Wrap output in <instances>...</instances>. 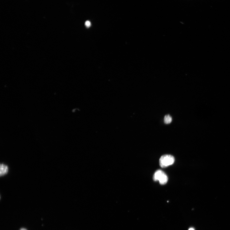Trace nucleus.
<instances>
[{"label": "nucleus", "instance_id": "nucleus-2", "mask_svg": "<svg viewBox=\"0 0 230 230\" xmlns=\"http://www.w3.org/2000/svg\"><path fill=\"white\" fill-rule=\"evenodd\" d=\"M153 179L155 181H159L161 185H164L168 181V178L165 172L161 170H158L155 172Z\"/></svg>", "mask_w": 230, "mask_h": 230}, {"label": "nucleus", "instance_id": "nucleus-5", "mask_svg": "<svg viewBox=\"0 0 230 230\" xmlns=\"http://www.w3.org/2000/svg\"><path fill=\"white\" fill-rule=\"evenodd\" d=\"M91 25V22L89 21H86L85 22V25L88 28L90 27Z\"/></svg>", "mask_w": 230, "mask_h": 230}, {"label": "nucleus", "instance_id": "nucleus-3", "mask_svg": "<svg viewBox=\"0 0 230 230\" xmlns=\"http://www.w3.org/2000/svg\"><path fill=\"white\" fill-rule=\"evenodd\" d=\"M8 171V168L7 166L3 164L1 165L0 175H1V176H4L7 174Z\"/></svg>", "mask_w": 230, "mask_h": 230}, {"label": "nucleus", "instance_id": "nucleus-1", "mask_svg": "<svg viewBox=\"0 0 230 230\" xmlns=\"http://www.w3.org/2000/svg\"><path fill=\"white\" fill-rule=\"evenodd\" d=\"M175 160V158L173 156L170 155H164L159 159V165L161 167L165 168L173 164Z\"/></svg>", "mask_w": 230, "mask_h": 230}, {"label": "nucleus", "instance_id": "nucleus-4", "mask_svg": "<svg viewBox=\"0 0 230 230\" xmlns=\"http://www.w3.org/2000/svg\"><path fill=\"white\" fill-rule=\"evenodd\" d=\"M172 118L169 115H167L164 118V122L166 124H169L172 121Z\"/></svg>", "mask_w": 230, "mask_h": 230}, {"label": "nucleus", "instance_id": "nucleus-7", "mask_svg": "<svg viewBox=\"0 0 230 230\" xmlns=\"http://www.w3.org/2000/svg\"><path fill=\"white\" fill-rule=\"evenodd\" d=\"M20 230H26L24 228H21Z\"/></svg>", "mask_w": 230, "mask_h": 230}, {"label": "nucleus", "instance_id": "nucleus-6", "mask_svg": "<svg viewBox=\"0 0 230 230\" xmlns=\"http://www.w3.org/2000/svg\"><path fill=\"white\" fill-rule=\"evenodd\" d=\"M189 230H195V229L193 228H190Z\"/></svg>", "mask_w": 230, "mask_h": 230}]
</instances>
